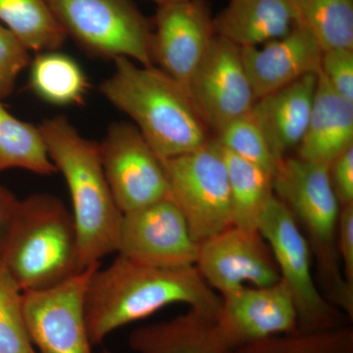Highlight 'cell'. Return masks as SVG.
<instances>
[{
    "label": "cell",
    "instance_id": "4",
    "mask_svg": "<svg viewBox=\"0 0 353 353\" xmlns=\"http://www.w3.org/2000/svg\"><path fill=\"white\" fill-rule=\"evenodd\" d=\"M22 292L57 287L85 270L71 211L50 194L20 201L0 261Z\"/></svg>",
    "mask_w": 353,
    "mask_h": 353
},
{
    "label": "cell",
    "instance_id": "12",
    "mask_svg": "<svg viewBox=\"0 0 353 353\" xmlns=\"http://www.w3.org/2000/svg\"><path fill=\"white\" fill-rule=\"evenodd\" d=\"M188 92L201 119L216 134L250 112L256 99L240 46L216 36L190 79Z\"/></svg>",
    "mask_w": 353,
    "mask_h": 353
},
{
    "label": "cell",
    "instance_id": "31",
    "mask_svg": "<svg viewBox=\"0 0 353 353\" xmlns=\"http://www.w3.org/2000/svg\"><path fill=\"white\" fill-rule=\"evenodd\" d=\"M329 179L340 205L353 203V146L329 164Z\"/></svg>",
    "mask_w": 353,
    "mask_h": 353
},
{
    "label": "cell",
    "instance_id": "3",
    "mask_svg": "<svg viewBox=\"0 0 353 353\" xmlns=\"http://www.w3.org/2000/svg\"><path fill=\"white\" fill-rule=\"evenodd\" d=\"M39 129L68 187L81 256L88 268L117 250L123 216L102 167L101 146L82 136L64 115L43 120Z\"/></svg>",
    "mask_w": 353,
    "mask_h": 353
},
{
    "label": "cell",
    "instance_id": "34",
    "mask_svg": "<svg viewBox=\"0 0 353 353\" xmlns=\"http://www.w3.org/2000/svg\"><path fill=\"white\" fill-rule=\"evenodd\" d=\"M157 3L158 6H165V4L176 3V2L185 1V0H152Z\"/></svg>",
    "mask_w": 353,
    "mask_h": 353
},
{
    "label": "cell",
    "instance_id": "17",
    "mask_svg": "<svg viewBox=\"0 0 353 353\" xmlns=\"http://www.w3.org/2000/svg\"><path fill=\"white\" fill-rule=\"evenodd\" d=\"M319 73L308 74L255 101L253 115L279 160L297 148L312 111Z\"/></svg>",
    "mask_w": 353,
    "mask_h": 353
},
{
    "label": "cell",
    "instance_id": "32",
    "mask_svg": "<svg viewBox=\"0 0 353 353\" xmlns=\"http://www.w3.org/2000/svg\"><path fill=\"white\" fill-rule=\"evenodd\" d=\"M338 252L345 282L353 289V203L341 206L338 224Z\"/></svg>",
    "mask_w": 353,
    "mask_h": 353
},
{
    "label": "cell",
    "instance_id": "8",
    "mask_svg": "<svg viewBox=\"0 0 353 353\" xmlns=\"http://www.w3.org/2000/svg\"><path fill=\"white\" fill-rule=\"evenodd\" d=\"M169 197L178 206L197 243L232 226L231 196L219 143L160 159Z\"/></svg>",
    "mask_w": 353,
    "mask_h": 353
},
{
    "label": "cell",
    "instance_id": "29",
    "mask_svg": "<svg viewBox=\"0 0 353 353\" xmlns=\"http://www.w3.org/2000/svg\"><path fill=\"white\" fill-rule=\"evenodd\" d=\"M30 63L29 50L0 24V101L12 94L18 77Z\"/></svg>",
    "mask_w": 353,
    "mask_h": 353
},
{
    "label": "cell",
    "instance_id": "35",
    "mask_svg": "<svg viewBox=\"0 0 353 353\" xmlns=\"http://www.w3.org/2000/svg\"><path fill=\"white\" fill-rule=\"evenodd\" d=\"M101 353H113V352H109V350H102V352Z\"/></svg>",
    "mask_w": 353,
    "mask_h": 353
},
{
    "label": "cell",
    "instance_id": "21",
    "mask_svg": "<svg viewBox=\"0 0 353 353\" xmlns=\"http://www.w3.org/2000/svg\"><path fill=\"white\" fill-rule=\"evenodd\" d=\"M220 148L229 181L232 226L256 233L260 215L274 196L273 175L259 165Z\"/></svg>",
    "mask_w": 353,
    "mask_h": 353
},
{
    "label": "cell",
    "instance_id": "22",
    "mask_svg": "<svg viewBox=\"0 0 353 353\" xmlns=\"http://www.w3.org/2000/svg\"><path fill=\"white\" fill-rule=\"evenodd\" d=\"M29 85L39 99L58 106L83 103L90 88L80 64L57 50L39 53L32 60Z\"/></svg>",
    "mask_w": 353,
    "mask_h": 353
},
{
    "label": "cell",
    "instance_id": "23",
    "mask_svg": "<svg viewBox=\"0 0 353 353\" xmlns=\"http://www.w3.org/2000/svg\"><path fill=\"white\" fill-rule=\"evenodd\" d=\"M0 24L28 50H57L67 36L46 0H0Z\"/></svg>",
    "mask_w": 353,
    "mask_h": 353
},
{
    "label": "cell",
    "instance_id": "13",
    "mask_svg": "<svg viewBox=\"0 0 353 353\" xmlns=\"http://www.w3.org/2000/svg\"><path fill=\"white\" fill-rule=\"evenodd\" d=\"M152 23L153 64L188 90L216 37L205 0L158 6Z\"/></svg>",
    "mask_w": 353,
    "mask_h": 353
},
{
    "label": "cell",
    "instance_id": "24",
    "mask_svg": "<svg viewBox=\"0 0 353 353\" xmlns=\"http://www.w3.org/2000/svg\"><path fill=\"white\" fill-rule=\"evenodd\" d=\"M294 24L311 34L323 51L353 50V0H290Z\"/></svg>",
    "mask_w": 353,
    "mask_h": 353
},
{
    "label": "cell",
    "instance_id": "14",
    "mask_svg": "<svg viewBox=\"0 0 353 353\" xmlns=\"http://www.w3.org/2000/svg\"><path fill=\"white\" fill-rule=\"evenodd\" d=\"M196 267L209 287L221 296L245 285L270 287L280 282L277 264L259 232L236 227L199 243Z\"/></svg>",
    "mask_w": 353,
    "mask_h": 353
},
{
    "label": "cell",
    "instance_id": "11",
    "mask_svg": "<svg viewBox=\"0 0 353 353\" xmlns=\"http://www.w3.org/2000/svg\"><path fill=\"white\" fill-rule=\"evenodd\" d=\"M141 263L166 268L196 266L199 243L170 197L123 213L117 250Z\"/></svg>",
    "mask_w": 353,
    "mask_h": 353
},
{
    "label": "cell",
    "instance_id": "33",
    "mask_svg": "<svg viewBox=\"0 0 353 353\" xmlns=\"http://www.w3.org/2000/svg\"><path fill=\"white\" fill-rule=\"evenodd\" d=\"M19 199L0 185V261L20 206Z\"/></svg>",
    "mask_w": 353,
    "mask_h": 353
},
{
    "label": "cell",
    "instance_id": "1",
    "mask_svg": "<svg viewBox=\"0 0 353 353\" xmlns=\"http://www.w3.org/2000/svg\"><path fill=\"white\" fill-rule=\"evenodd\" d=\"M178 303L217 320L222 297L196 266H152L119 254L105 269L99 266L90 276L85 299L90 341L101 345L116 330Z\"/></svg>",
    "mask_w": 353,
    "mask_h": 353
},
{
    "label": "cell",
    "instance_id": "18",
    "mask_svg": "<svg viewBox=\"0 0 353 353\" xmlns=\"http://www.w3.org/2000/svg\"><path fill=\"white\" fill-rule=\"evenodd\" d=\"M353 146V102L341 97L319 72L312 111L297 157L329 165Z\"/></svg>",
    "mask_w": 353,
    "mask_h": 353
},
{
    "label": "cell",
    "instance_id": "15",
    "mask_svg": "<svg viewBox=\"0 0 353 353\" xmlns=\"http://www.w3.org/2000/svg\"><path fill=\"white\" fill-rule=\"evenodd\" d=\"M217 319L231 350L279 334L297 332L294 299L284 282L270 287H248L225 294Z\"/></svg>",
    "mask_w": 353,
    "mask_h": 353
},
{
    "label": "cell",
    "instance_id": "30",
    "mask_svg": "<svg viewBox=\"0 0 353 353\" xmlns=\"http://www.w3.org/2000/svg\"><path fill=\"white\" fill-rule=\"evenodd\" d=\"M320 73L341 97L353 102V50L323 51Z\"/></svg>",
    "mask_w": 353,
    "mask_h": 353
},
{
    "label": "cell",
    "instance_id": "26",
    "mask_svg": "<svg viewBox=\"0 0 353 353\" xmlns=\"http://www.w3.org/2000/svg\"><path fill=\"white\" fill-rule=\"evenodd\" d=\"M230 353H353V330L343 325L311 333L279 334L241 345Z\"/></svg>",
    "mask_w": 353,
    "mask_h": 353
},
{
    "label": "cell",
    "instance_id": "20",
    "mask_svg": "<svg viewBox=\"0 0 353 353\" xmlns=\"http://www.w3.org/2000/svg\"><path fill=\"white\" fill-rule=\"evenodd\" d=\"M213 25L216 36L243 48L282 38L296 24L290 0H230Z\"/></svg>",
    "mask_w": 353,
    "mask_h": 353
},
{
    "label": "cell",
    "instance_id": "28",
    "mask_svg": "<svg viewBox=\"0 0 353 353\" xmlns=\"http://www.w3.org/2000/svg\"><path fill=\"white\" fill-rule=\"evenodd\" d=\"M0 353H38L23 313V292L0 268Z\"/></svg>",
    "mask_w": 353,
    "mask_h": 353
},
{
    "label": "cell",
    "instance_id": "2",
    "mask_svg": "<svg viewBox=\"0 0 353 353\" xmlns=\"http://www.w3.org/2000/svg\"><path fill=\"white\" fill-rule=\"evenodd\" d=\"M113 61L115 70L101 83V92L134 121L159 159L194 152L210 141V130L181 83L157 66L127 57Z\"/></svg>",
    "mask_w": 353,
    "mask_h": 353
},
{
    "label": "cell",
    "instance_id": "7",
    "mask_svg": "<svg viewBox=\"0 0 353 353\" xmlns=\"http://www.w3.org/2000/svg\"><path fill=\"white\" fill-rule=\"evenodd\" d=\"M257 231L268 243L281 281L294 299L297 312V332L325 331L343 326L345 318L316 284L312 274V252L289 208L275 196L260 215Z\"/></svg>",
    "mask_w": 353,
    "mask_h": 353
},
{
    "label": "cell",
    "instance_id": "16",
    "mask_svg": "<svg viewBox=\"0 0 353 353\" xmlns=\"http://www.w3.org/2000/svg\"><path fill=\"white\" fill-rule=\"evenodd\" d=\"M323 50L299 25L282 38L241 48V57L255 99L287 87L308 74L319 73Z\"/></svg>",
    "mask_w": 353,
    "mask_h": 353
},
{
    "label": "cell",
    "instance_id": "25",
    "mask_svg": "<svg viewBox=\"0 0 353 353\" xmlns=\"http://www.w3.org/2000/svg\"><path fill=\"white\" fill-rule=\"evenodd\" d=\"M15 168L39 175L57 172L39 126L18 119L0 101V173Z\"/></svg>",
    "mask_w": 353,
    "mask_h": 353
},
{
    "label": "cell",
    "instance_id": "27",
    "mask_svg": "<svg viewBox=\"0 0 353 353\" xmlns=\"http://www.w3.org/2000/svg\"><path fill=\"white\" fill-rule=\"evenodd\" d=\"M215 139L223 148L274 176L280 160L274 154L252 110L230 122L216 134Z\"/></svg>",
    "mask_w": 353,
    "mask_h": 353
},
{
    "label": "cell",
    "instance_id": "9",
    "mask_svg": "<svg viewBox=\"0 0 353 353\" xmlns=\"http://www.w3.org/2000/svg\"><path fill=\"white\" fill-rule=\"evenodd\" d=\"M92 265L66 282L39 292H23L26 328L38 353H92L85 321V292Z\"/></svg>",
    "mask_w": 353,
    "mask_h": 353
},
{
    "label": "cell",
    "instance_id": "19",
    "mask_svg": "<svg viewBox=\"0 0 353 353\" xmlns=\"http://www.w3.org/2000/svg\"><path fill=\"white\" fill-rule=\"evenodd\" d=\"M137 353H230L217 320L190 309L168 321L146 325L129 336Z\"/></svg>",
    "mask_w": 353,
    "mask_h": 353
},
{
    "label": "cell",
    "instance_id": "6",
    "mask_svg": "<svg viewBox=\"0 0 353 353\" xmlns=\"http://www.w3.org/2000/svg\"><path fill=\"white\" fill-rule=\"evenodd\" d=\"M53 15L88 55L99 59L127 57L154 66L152 23L134 0H46Z\"/></svg>",
    "mask_w": 353,
    "mask_h": 353
},
{
    "label": "cell",
    "instance_id": "10",
    "mask_svg": "<svg viewBox=\"0 0 353 353\" xmlns=\"http://www.w3.org/2000/svg\"><path fill=\"white\" fill-rule=\"evenodd\" d=\"M99 146L102 167L121 212L169 197L161 161L134 125L112 123Z\"/></svg>",
    "mask_w": 353,
    "mask_h": 353
},
{
    "label": "cell",
    "instance_id": "5",
    "mask_svg": "<svg viewBox=\"0 0 353 353\" xmlns=\"http://www.w3.org/2000/svg\"><path fill=\"white\" fill-rule=\"evenodd\" d=\"M273 190L307 234L322 294L352 320L353 289L343 277L338 252L341 205L330 183L329 165L282 158L274 173Z\"/></svg>",
    "mask_w": 353,
    "mask_h": 353
}]
</instances>
